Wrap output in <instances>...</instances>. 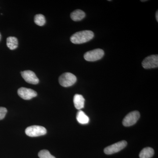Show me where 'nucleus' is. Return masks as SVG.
<instances>
[{"instance_id":"obj_1","label":"nucleus","mask_w":158,"mask_h":158,"mask_svg":"<svg viewBox=\"0 0 158 158\" xmlns=\"http://www.w3.org/2000/svg\"><path fill=\"white\" fill-rule=\"evenodd\" d=\"M94 34L92 31H83L77 32L70 37V40L74 44H81L93 39Z\"/></svg>"},{"instance_id":"obj_2","label":"nucleus","mask_w":158,"mask_h":158,"mask_svg":"<svg viewBox=\"0 0 158 158\" xmlns=\"http://www.w3.org/2000/svg\"><path fill=\"white\" fill-rule=\"evenodd\" d=\"M77 80L76 77L73 74L65 73L59 77V83L62 87H70L75 84Z\"/></svg>"},{"instance_id":"obj_3","label":"nucleus","mask_w":158,"mask_h":158,"mask_svg":"<svg viewBox=\"0 0 158 158\" xmlns=\"http://www.w3.org/2000/svg\"><path fill=\"white\" fill-rule=\"evenodd\" d=\"M25 133L26 135L29 137H38L45 135L47 133V130L43 127L33 125L27 128Z\"/></svg>"},{"instance_id":"obj_4","label":"nucleus","mask_w":158,"mask_h":158,"mask_svg":"<svg viewBox=\"0 0 158 158\" xmlns=\"http://www.w3.org/2000/svg\"><path fill=\"white\" fill-rule=\"evenodd\" d=\"M104 55V52L101 49H96L88 51L84 55V58L86 61L94 62L101 59Z\"/></svg>"},{"instance_id":"obj_5","label":"nucleus","mask_w":158,"mask_h":158,"mask_svg":"<svg viewBox=\"0 0 158 158\" xmlns=\"http://www.w3.org/2000/svg\"><path fill=\"white\" fill-rule=\"evenodd\" d=\"M127 144V142L126 141H119L106 148L104 149L105 153L107 155H111L116 153L120 151L126 147Z\"/></svg>"},{"instance_id":"obj_6","label":"nucleus","mask_w":158,"mask_h":158,"mask_svg":"<svg viewBox=\"0 0 158 158\" xmlns=\"http://www.w3.org/2000/svg\"><path fill=\"white\" fill-rule=\"evenodd\" d=\"M140 114L137 111H133L125 117L123 124L125 127H130L135 124L140 118Z\"/></svg>"},{"instance_id":"obj_7","label":"nucleus","mask_w":158,"mask_h":158,"mask_svg":"<svg viewBox=\"0 0 158 158\" xmlns=\"http://www.w3.org/2000/svg\"><path fill=\"white\" fill-rule=\"evenodd\" d=\"M142 65L145 69L155 68L158 66V56L151 55L146 57L142 62Z\"/></svg>"},{"instance_id":"obj_8","label":"nucleus","mask_w":158,"mask_h":158,"mask_svg":"<svg viewBox=\"0 0 158 158\" xmlns=\"http://www.w3.org/2000/svg\"><path fill=\"white\" fill-rule=\"evenodd\" d=\"M18 94L20 97L24 100H30L37 96V93L33 89L21 88L18 90Z\"/></svg>"},{"instance_id":"obj_9","label":"nucleus","mask_w":158,"mask_h":158,"mask_svg":"<svg viewBox=\"0 0 158 158\" xmlns=\"http://www.w3.org/2000/svg\"><path fill=\"white\" fill-rule=\"evenodd\" d=\"M22 76L27 83L33 85H37L39 82V79L34 72L26 70L21 72Z\"/></svg>"},{"instance_id":"obj_10","label":"nucleus","mask_w":158,"mask_h":158,"mask_svg":"<svg viewBox=\"0 0 158 158\" xmlns=\"http://www.w3.org/2000/svg\"><path fill=\"white\" fill-rule=\"evenodd\" d=\"M73 102L75 108L80 110L84 107L85 99L81 94H76L74 96Z\"/></svg>"},{"instance_id":"obj_11","label":"nucleus","mask_w":158,"mask_h":158,"mask_svg":"<svg viewBox=\"0 0 158 158\" xmlns=\"http://www.w3.org/2000/svg\"><path fill=\"white\" fill-rule=\"evenodd\" d=\"M85 12L80 9H77L72 12L70 15L71 19L74 21H79L81 20L85 17Z\"/></svg>"},{"instance_id":"obj_12","label":"nucleus","mask_w":158,"mask_h":158,"mask_svg":"<svg viewBox=\"0 0 158 158\" xmlns=\"http://www.w3.org/2000/svg\"><path fill=\"white\" fill-rule=\"evenodd\" d=\"M77 119L81 124H87L89 122V117L81 110H79L77 113Z\"/></svg>"},{"instance_id":"obj_13","label":"nucleus","mask_w":158,"mask_h":158,"mask_svg":"<svg viewBox=\"0 0 158 158\" xmlns=\"http://www.w3.org/2000/svg\"><path fill=\"white\" fill-rule=\"evenodd\" d=\"M154 151L152 148H145L141 151L139 157L140 158H151L154 155Z\"/></svg>"},{"instance_id":"obj_14","label":"nucleus","mask_w":158,"mask_h":158,"mask_svg":"<svg viewBox=\"0 0 158 158\" xmlns=\"http://www.w3.org/2000/svg\"><path fill=\"white\" fill-rule=\"evenodd\" d=\"M7 45L11 50L17 48L18 46V41L17 38L14 37H8L7 39Z\"/></svg>"},{"instance_id":"obj_15","label":"nucleus","mask_w":158,"mask_h":158,"mask_svg":"<svg viewBox=\"0 0 158 158\" xmlns=\"http://www.w3.org/2000/svg\"><path fill=\"white\" fill-rule=\"evenodd\" d=\"M34 22L37 25L43 26L45 24L46 20L44 15L41 14H37L34 17Z\"/></svg>"},{"instance_id":"obj_16","label":"nucleus","mask_w":158,"mask_h":158,"mask_svg":"<svg viewBox=\"0 0 158 158\" xmlns=\"http://www.w3.org/2000/svg\"><path fill=\"white\" fill-rule=\"evenodd\" d=\"M38 156L40 158H56L52 155L47 150H42L38 153Z\"/></svg>"},{"instance_id":"obj_17","label":"nucleus","mask_w":158,"mask_h":158,"mask_svg":"<svg viewBox=\"0 0 158 158\" xmlns=\"http://www.w3.org/2000/svg\"><path fill=\"white\" fill-rule=\"evenodd\" d=\"M7 113V110L6 108L0 107V120L5 118Z\"/></svg>"},{"instance_id":"obj_18","label":"nucleus","mask_w":158,"mask_h":158,"mask_svg":"<svg viewBox=\"0 0 158 158\" xmlns=\"http://www.w3.org/2000/svg\"><path fill=\"white\" fill-rule=\"evenodd\" d=\"M156 19L157 20V21L158 22V11H157V12H156Z\"/></svg>"},{"instance_id":"obj_19","label":"nucleus","mask_w":158,"mask_h":158,"mask_svg":"<svg viewBox=\"0 0 158 158\" xmlns=\"http://www.w3.org/2000/svg\"><path fill=\"white\" fill-rule=\"evenodd\" d=\"M1 37H2V36H1V33H0V40H1Z\"/></svg>"}]
</instances>
